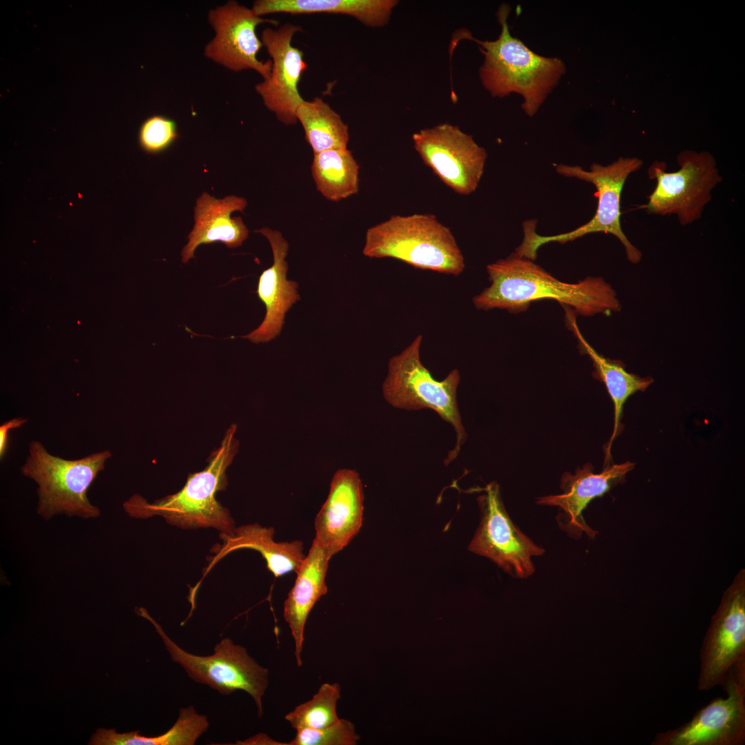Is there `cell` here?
<instances>
[{
	"mask_svg": "<svg viewBox=\"0 0 745 745\" xmlns=\"http://www.w3.org/2000/svg\"><path fill=\"white\" fill-rule=\"evenodd\" d=\"M486 271L490 284L473 299L479 310L503 309L517 314L541 299L555 300L582 316L608 315L622 308L615 290L602 277L566 283L514 252L487 265Z\"/></svg>",
	"mask_w": 745,
	"mask_h": 745,
	"instance_id": "cell-1",
	"label": "cell"
},
{
	"mask_svg": "<svg viewBox=\"0 0 745 745\" xmlns=\"http://www.w3.org/2000/svg\"><path fill=\"white\" fill-rule=\"evenodd\" d=\"M510 10L508 5L502 4L497 11L501 32L497 39L481 41L464 32L459 36L479 45L484 57L479 77L490 95H521L522 108L526 115L533 117L558 84L566 67L559 58L539 55L511 34L507 22Z\"/></svg>",
	"mask_w": 745,
	"mask_h": 745,
	"instance_id": "cell-2",
	"label": "cell"
},
{
	"mask_svg": "<svg viewBox=\"0 0 745 745\" xmlns=\"http://www.w3.org/2000/svg\"><path fill=\"white\" fill-rule=\"evenodd\" d=\"M236 430V424L227 429L220 446L211 453L207 466L190 474L179 491L152 503L135 495L124 502L126 512L141 519L161 516L168 524L183 529L214 528L220 533H232L236 528L234 519L215 495L225 489L226 470L238 451Z\"/></svg>",
	"mask_w": 745,
	"mask_h": 745,
	"instance_id": "cell-3",
	"label": "cell"
},
{
	"mask_svg": "<svg viewBox=\"0 0 745 745\" xmlns=\"http://www.w3.org/2000/svg\"><path fill=\"white\" fill-rule=\"evenodd\" d=\"M362 252L369 258H393L416 268L454 276L465 268L453 234L432 214L393 215L369 228Z\"/></svg>",
	"mask_w": 745,
	"mask_h": 745,
	"instance_id": "cell-4",
	"label": "cell"
},
{
	"mask_svg": "<svg viewBox=\"0 0 745 745\" xmlns=\"http://www.w3.org/2000/svg\"><path fill=\"white\" fill-rule=\"evenodd\" d=\"M642 165V161L636 157H619L607 166L593 163L589 170L579 166L557 165L555 169L560 175L577 178L595 186L597 189L595 196L598 199L596 212L590 221L577 228L551 236H542L535 232L536 219L524 221V238L514 253L534 261L538 249L545 244H565L590 233L604 232L616 237L624 247L627 259L633 264H638L642 254L630 242L622 230L620 208L621 195L628 177L639 170Z\"/></svg>",
	"mask_w": 745,
	"mask_h": 745,
	"instance_id": "cell-5",
	"label": "cell"
},
{
	"mask_svg": "<svg viewBox=\"0 0 745 745\" xmlns=\"http://www.w3.org/2000/svg\"><path fill=\"white\" fill-rule=\"evenodd\" d=\"M110 457L111 453L104 450L66 460L50 455L41 442L31 441L21 470L38 485L37 513L46 520L57 515L83 519L99 517L100 510L90 502L87 493Z\"/></svg>",
	"mask_w": 745,
	"mask_h": 745,
	"instance_id": "cell-6",
	"label": "cell"
},
{
	"mask_svg": "<svg viewBox=\"0 0 745 745\" xmlns=\"http://www.w3.org/2000/svg\"><path fill=\"white\" fill-rule=\"evenodd\" d=\"M422 339V335H417L400 353L390 358L382 384L383 395L388 404L397 408L432 409L454 428L457 441L444 461L448 464L458 456L467 438L457 400L460 374L454 369L443 380L435 379L421 361Z\"/></svg>",
	"mask_w": 745,
	"mask_h": 745,
	"instance_id": "cell-7",
	"label": "cell"
},
{
	"mask_svg": "<svg viewBox=\"0 0 745 745\" xmlns=\"http://www.w3.org/2000/svg\"><path fill=\"white\" fill-rule=\"evenodd\" d=\"M138 614L153 624L172 661L180 665L189 677L223 695L239 690L246 692L255 702L258 717L263 715L262 697L268 686L269 671L259 664L246 648L225 637L215 645L212 655H196L172 641L146 609H138Z\"/></svg>",
	"mask_w": 745,
	"mask_h": 745,
	"instance_id": "cell-8",
	"label": "cell"
},
{
	"mask_svg": "<svg viewBox=\"0 0 745 745\" xmlns=\"http://www.w3.org/2000/svg\"><path fill=\"white\" fill-rule=\"evenodd\" d=\"M679 169L667 172L665 162L655 161L648 169L656 186L642 206L648 214L676 215L686 226L698 220L711 199V190L722 180L713 156L706 151L681 152L677 157Z\"/></svg>",
	"mask_w": 745,
	"mask_h": 745,
	"instance_id": "cell-9",
	"label": "cell"
},
{
	"mask_svg": "<svg viewBox=\"0 0 745 745\" xmlns=\"http://www.w3.org/2000/svg\"><path fill=\"white\" fill-rule=\"evenodd\" d=\"M483 490L484 493L477 497L479 524L468 550L489 559L514 578L532 576L535 571L533 558L543 555L545 549L513 523L496 481L489 483Z\"/></svg>",
	"mask_w": 745,
	"mask_h": 745,
	"instance_id": "cell-10",
	"label": "cell"
},
{
	"mask_svg": "<svg viewBox=\"0 0 745 745\" xmlns=\"http://www.w3.org/2000/svg\"><path fill=\"white\" fill-rule=\"evenodd\" d=\"M726 697L714 699L680 726L658 733L653 745H742L745 742V661L728 673Z\"/></svg>",
	"mask_w": 745,
	"mask_h": 745,
	"instance_id": "cell-11",
	"label": "cell"
},
{
	"mask_svg": "<svg viewBox=\"0 0 745 745\" xmlns=\"http://www.w3.org/2000/svg\"><path fill=\"white\" fill-rule=\"evenodd\" d=\"M697 688L723 685L730 670L745 661V573L741 570L724 591L699 653Z\"/></svg>",
	"mask_w": 745,
	"mask_h": 745,
	"instance_id": "cell-12",
	"label": "cell"
},
{
	"mask_svg": "<svg viewBox=\"0 0 745 745\" xmlns=\"http://www.w3.org/2000/svg\"><path fill=\"white\" fill-rule=\"evenodd\" d=\"M413 141L424 163L454 192L468 195L476 190L487 153L471 135L446 123L415 132Z\"/></svg>",
	"mask_w": 745,
	"mask_h": 745,
	"instance_id": "cell-13",
	"label": "cell"
},
{
	"mask_svg": "<svg viewBox=\"0 0 745 745\" xmlns=\"http://www.w3.org/2000/svg\"><path fill=\"white\" fill-rule=\"evenodd\" d=\"M208 21L215 36L204 48L207 59L234 72L251 70L264 80L269 77L272 62L258 59L264 45L256 28L264 23L277 25V21L259 17L252 8L235 1L210 10Z\"/></svg>",
	"mask_w": 745,
	"mask_h": 745,
	"instance_id": "cell-14",
	"label": "cell"
},
{
	"mask_svg": "<svg viewBox=\"0 0 745 745\" xmlns=\"http://www.w3.org/2000/svg\"><path fill=\"white\" fill-rule=\"evenodd\" d=\"M298 25L284 23L278 28H266L260 39L271 57L269 77L255 86L265 106L284 124L295 125L296 110L304 101L299 83L307 68L304 52L291 44L294 35L301 32Z\"/></svg>",
	"mask_w": 745,
	"mask_h": 745,
	"instance_id": "cell-15",
	"label": "cell"
},
{
	"mask_svg": "<svg viewBox=\"0 0 745 745\" xmlns=\"http://www.w3.org/2000/svg\"><path fill=\"white\" fill-rule=\"evenodd\" d=\"M635 464L626 461L608 466L601 473H595L593 466L588 463L578 468L575 474L566 472L561 479L563 493L538 497L536 503L542 506H557L556 516L559 528L568 537L579 539L583 534L594 539L598 533L592 529L583 517V511L594 499L602 497L624 479L633 469Z\"/></svg>",
	"mask_w": 745,
	"mask_h": 745,
	"instance_id": "cell-16",
	"label": "cell"
},
{
	"mask_svg": "<svg viewBox=\"0 0 745 745\" xmlns=\"http://www.w3.org/2000/svg\"><path fill=\"white\" fill-rule=\"evenodd\" d=\"M364 499L359 473L346 468L337 470L327 499L315 519V539L332 557L343 550L359 531Z\"/></svg>",
	"mask_w": 745,
	"mask_h": 745,
	"instance_id": "cell-17",
	"label": "cell"
},
{
	"mask_svg": "<svg viewBox=\"0 0 745 745\" xmlns=\"http://www.w3.org/2000/svg\"><path fill=\"white\" fill-rule=\"evenodd\" d=\"M268 241L273 263L259 277L257 294L266 307V315L260 325L241 337L255 344L266 343L281 332L286 314L300 299L298 284L287 279L288 265L286 261L289 245L281 232L269 228L255 230Z\"/></svg>",
	"mask_w": 745,
	"mask_h": 745,
	"instance_id": "cell-18",
	"label": "cell"
},
{
	"mask_svg": "<svg viewBox=\"0 0 745 745\" xmlns=\"http://www.w3.org/2000/svg\"><path fill=\"white\" fill-rule=\"evenodd\" d=\"M246 206L244 197L231 195L218 199L203 192L196 201L195 224L181 250V261L186 264L193 258L201 244L221 242L229 248L241 246L248 239L249 230L241 217H231V215L235 211L244 212Z\"/></svg>",
	"mask_w": 745,
	"mask_h": 745,
	"instance_id": "cell-19",
	"label": "cell"
},
{
	"mask_svg": "<svg viewBox=\"0 0 745 745\" xmlns=\"http://www.w3.org/2000/svg\"><path fill=\"white\" fill-rule=\"evenodd\" d=\"M332 556L314 539L309 553L295 570L297 578L284 605V617L295 641L298 666L302 665L301 653L307 617L328 588L326 576Z\"/></svg>",
	"mask_w": 745,
	"mask_h": 745,
	"instance_id": "cell-20",
	"label": "cell"
},
{
	"mask_svg": "<svg viewBox=\"0 0 745 745\" xmlns=\"http://www.w3.org/2000/svg\"><path fill=\"white\" fill-rule=\"evenodd\" d=\"M272 527H262L258 524L236 527L231 534L219 533L222 544L215 550L205 568L202 579L190 593L196 595L201 580L221 559L229 553L239 549H252L261 553L266 560L268 569L276 577L296 570L306 557L304 544L301 541L276 542L273 539Z\"/></svg>",
	"mask_w": 745,
	"mask_h": 745,
	"instance_id": "cell-21",
	"label": "cell"
},
{
	"mask_svg": "<svg viewBox=\"0 0 745 745\" xmlns=\"http://www.w3.org/2000/svg\"><path fill=\"white\" fill-rule=\"evenodd\" d=\"M562 306L565 311L566 326L577 338L580 352L587 355L593 361V376L604 384L614 404V428L606 453L607 458L610 455L612 443L619 431L624 404L636 392L644 391L653 382V379L650 377H642L628 372L620 361L610 359L597 352L580 332L575 311L566 305Z\"/></svg>",
	"mask_w": 745,
	"mask_h": 745,
	"instance_id": "cell-22",
	"label": "cell"
},
{
	"mask_svg": "<svg viewBox=\"0 0 745 745\" xmlns=\"http://www.w3.org/2000/svg\"><path fill=\"white\" fill-rule=\"evenodd\" d=\"M397 3L395 0H257L252 9L259 17L273 13L344 14L376 28L388 23Z\"/></svg>",
	"mask_w": 745,
	"mask_h": 745,
	"instance_id": "cell-23",
	"label": "cell"
},
{
	"mask_svg": "<svg viewBox=\"0 0 745 745\" xmlns=\"http://www.w3.org/2000/svg\"><path fill=\"white\" fill-rule=\"evenodd\" d=\"M311 173L317 191L329 201L337 202L359 191V166L348 148L315 153Z\"/></svg>",
	"mask_w": 745,
	"mask_h": 745,
	"instance_id": "cell-24",
	"label": "cell"
},
{
	"mask_svg": "<svg viewBox=\"0 0 745 745\" xmlns=\"http://www.w3.org/2000/svg\"><path fill=\"white\" fill-rule=\"evenodd\" d=\"M209 722L190 706L179 710L178 718L165 733L145 737L139 731L118 733L115 729L99 728L91 737L93 745H193L207 731Z\"/></svg>",
	"mask_w": 745,
	"mask_h": 745,
	"instance_id": "cell-25",
	"label": "cell"
},
{
	"mask_svg": "<svg viewBox=\"0 0 745 745\" xmlns=\"http://www.w3.org/2000/svg\"><path fill=\"white\" fill-rule=\"evenodd\" d=\"M305 138L313 153L335 148H347L348 126L341 117L320 97L301 103L296 110Z\"/></svg>",
	"mask_w": 745,
	"mask_h": 745,
	"instance_id": "cell-26",
	"label": "cell"
},
{
	"mask_svg": "<svg viewBox=\"0 0 745 745\" xmlns=\"http://www.w3.org/2000/svg\"><path fill=\"white\" fill-rule=\"evenodd\" d=\"M341 697L338 683H324L311 699L298 705L286 715L285 719L297 731L304 728H320L339 719L337 704Z\"/></svg>",
	"mask_w": 745,
	"mask_h": 745,
	"instance_id": "cell-27",
	"label": "cell"
},
{
	"mask_svg": "<svg viewBox=\"0 0 745 745\" xmlns=\"http://www.w3.org/2000/svg\"><path fill=\"white\" fill-rule=\"evenodd\" d=\"M179 137L176 121L162 115H152L144 119L137 135L139 147L150 155L165 152Z\"/></svg>",
	"mask_w": 745,
	"mask_h": 745,
	"instance_id": "cell-28",
	"label": "cell"
},
{
	"mask_svg": "<svg viewBox=\"0 0 745 745\" xmlns=\"http://www.w3.org/2000/svg\"><path fill=\"white\" fill-rule=\"evenodd\" d=\"M359 736L354 725L340 719L320 728H304L297 731L295 737L287 745H354Z\"/></svg>",
	"mask_w": 745,
	"mask_h": 745,
	"instance_id": "cell-29",
	"label": "cell"
},
{
	"mask_svg": "<svg viewBox=\"0 0 745 745\" xmlns=\"http://www.w3.org/2000/svg\"><path fill=\"white\" fill-rule=\"evenodd\" d=\"M27 421L25 418H15L10 419L0 426V457L2 459L5 455L8 441L9 432L14 428L22 426Z\"/></svg>",
	"mask_w": 745,
	"mask_h": 745,
	"instance_id": "cell-30",
	"label": "cell"
},
{
	"mask_svg": "<svg viewBox=\"0 0 745 745\" xmlns=\"http://www.w3.org/2000/svg\"><path fill=\"white\" fill-rule=\"evenodd\" d=\"M240 744H270V745H286V743H280L275 742L270 739L269 737L264 734H259L249 738L241 743Z\"/></svg>",
	"mask_w": 745,
	"mask_h": 745,
	"instance_id": "cell-31",
	"label": "cell"
}]
</instances>
